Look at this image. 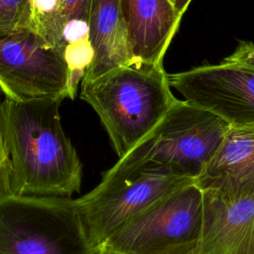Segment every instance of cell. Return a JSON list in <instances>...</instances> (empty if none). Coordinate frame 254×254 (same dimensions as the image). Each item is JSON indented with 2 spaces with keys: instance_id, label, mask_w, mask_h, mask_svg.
Here are the masks:
<instances>
[{
  "instance_id": "obj_1",
  "label": "cell",
  "mask_w": 254,
  "mask_h": 254,
  "mask_svg": "<svg viewBox=\"0 0 254 254\" xmlns=\"http://www.w3.org/2000/svg\"><path fill=\"white\" fill-rule=\"evenodd\" d=\"M64 98L3 99L0 106V197H70L82 165L61 122Z\"/></svg>"
},
{
  "instance_id": "obj_2",
  "label": "cell",
  "mask_w": 254,
  "mask_h": 254,
  "mask_svg": "<svg viewBox=\"0 0 254 254\" xmlns=\"http://www.w3.org/2000/svg\"><path fill=\"white\" fill-rule=\"evenodd\" d=\"M163 64L131 62L82 79L80 98L98 115L112 147L123 158L162 121L178 98Z\"/></svg>"
},
{
  "instance_id": "obj_3",
  "label": "cell",
  "mask_w": 254,
  "mask_h": 254,
  "mask_svg": "<svg viewBox=\"0 0 254 254\" xmlns=\"http://www.w3.org/2000/svg\"><path fill=\"white\" fill-rule=\"evenodd\" d=\"M230 128L219 116L178 99L157 127L108 170L155 168L196 181Z\"/></svg>"
},
{
  "instance_id": "obj_4",
  "label": "cell",
  "mask_w": 254,
  "mask_h": 254,
  "mask_svg": "<svg viewBox=\"0 0 254 254\" xmlns=\"http://www.w3.org/2000/svg\"><path fill=\"white\" fill-rule=\"evenodd\" d=\"M0 254H96L76 199L0 197Z\"/></svg>"
},
{
  "instance_id": "obj_5",
  "label": "cell",
  "mask_w": 254,
  "mask_h": 254,
  "mask_svg": "<svg viewBox=\"0 0 254 254\" xmlns=\"http://www.w3.org/2000/svg\"><path fill=\"white\" fill-rule=\"evenodd\" d=\"M195 183L162 169L103 173L100 183L76 198L91 247L96 251L121 226L172 192Z\"/></svg>"
},
{
  "instance_id": "obj_6",
  "label": "cell",
  "mask_w": 254,
  "mask_h": 254,
  "mask_svg": "<svg viewBox=\"0 0 254 254\" xmlns=\"http://www.w3.org/2000/svg\"><path fill=\"white\" fill-rule=\"evenodd\" d=\"M202 219L203 193L193 183L133 217L100 247L121 254H197Z\"/></svg>"
},
{
  "instance_id": "obj_7",
  "label": "cell",
  "mask_w": 254,
  "mask_h": 254,
  "mask_svg": "<svg viewBox=\"0 0 254 254\" xmlns=\"http://www.w3.org/2000/svg\"><path fill=\"white\" fill-rule=\"evenodd\" d=\"M68 76L63 51L31 27L1 36L0 86L5 98H68Z\"/></svg>"
},
{
  "instance_id": "obj_8",
  "label": "cell",
  "mask_w": 254,
  "mask_h": 254,
  "mask_svg": "<svg viewBox=\"0 0 254 254\" xmlns=\"http://www.w3.org/2000/svg\"><path fill=\"white\" fill-rule=\"evenodd\" d=\"M172 88L231 127H254V69L223 60L168 73Z\"/></svg>"
},
{
  "instance_id": "obj_9",
  "label": "cell",
  "mask_w": 254,
  "mask_h": 254,
  "mask_svg": "<svg viewBox=\"0 0 254 254\" xmlns=\"http://www.w3.org/2000/svg\"><path fill=\"white\" fill-rule=\"evenodd\" d=\"M203 219L197 254H254V190L226 196L202 190Z\"/></svg>"
},
{
  "instance_id": "obj_10",
  "label": "cell",
  "mask_w": 254,
  "mask_h": 254,
  "mask_svg": "<svg viewBox=\"0 0 254 254\" xmlns=\"http://www.w3.org/2000/svg\"><path fill=\"white\" fill-rule=\"evenodd\" d=\"M132 62L163 64L182 15L173 0H122Z\"/></svg>"
},
{
  "instance_id": "obj_11",
  "label": "cell",
  "mask_w": 254,
  "mask_h": 254,
  "mask_svg": "<svg viewBox=\"0 0 254 254\" xmlns=\"http://www.w3.org/2000/svg\"><path fill=\"white\" fill-rule=\"evenodd\" d=\"M195 184L226 196L253 191L254 127H231Z\"/></svg>"
},
{
  "instance_id": "obj_12",
  "label": "cell",
  "mask_w": 254,
  "mask_h": 254,
  "mask_svg": "<svg viewBox=\"0 0 254 254\" xmlns=\"http://www.w3.org/2000/svg\"><path fill=\"white\" fill-rule=\"evenodd\" d=\"M89 25L94 59L83 79L132 62L122 0H92Z\"/></svg>"
},
{
  "instance_id": "obj_13",
  "label": "cell",
  "mask_w": 254,
  "mask_h": 254,
  "mask_svg": "<svg viewBox=\"0 0 254 254\" xmlns=\"http://www.w3.org/2000/svg\"><path fill=\"white\" fill-rule=\"evenodd\" d=\"M31 0H0V36L31 27Z\"/></svg>"
},
{
  "instance_id": "obj_14",
  "label": "cell",
  "mask_w": 254,
  "mask_h": 254,
  "mask_svg": "<svg viewBox=\"0 0 254 254\" xmlns=\"http://www.w3.org/2000/svg\"><path fill=\"white\" fill-rule=\"evenodd\" d=\"M92 0H60L63 25L68 21L89 23Z\"/></svg>"
},
{
  "instance_id": "obj_15",
  "label": "cell",
  "mask_w": 254,
  "mask_h": 254,
  "mask_svg": "<svg viewBox=\"0 0 254 254\" xmlns=\"http://www.w3.org/2000/svg\"><path fill=\"white\" fill-rule=\"evenodd\" d=\"M224 60L254 69V43L239 42L234 52Z\"/></svg>"
},
{
  "instance_id": "obj_16",
  "label": "cell",
  "mask_w": 254,
  "mask_h": 254,
  "mask_svg": "<svg viewBox=\"0 0 254 254\" xmlns=\"http://www.w3.org/2000/svg\"><path fill=\"white\" fill-rule=\"evenodd\" d=\"M191 0H174V3H175V6L177 8V10L179 11V13L183 16L186 9L188 8L190 2Z\"/></svg>"
},
{
  "instance_id": "obj_17",
  "label": "cell",
  "mask_w": 254,
  "mask_h": 254,
  "mask_svg": "<svg viewBox=\"0 0 254 254\" xmlns=\"http://www.w3.org/2000/svg\"><path fill=\"white\" fill-rule=\"evenodd\" d=\"M96 254H121V253H118V252H115V251H112L106 247H99L97 250H96Z\"/></svg>"
},
{
  "instance_id": "obj_18",
  "label": "cell",
  "mask_w": 254,
  "mask_h": 254,
  "mask_svg": "<svg viewBox=\"0 0 254 254\" xmlns=\"http://www.w3.org/2000/svg\"><path fill=\"white\" fill-rule=\"evenodd\" d=\"M173 1H174V0H173Z\"/></svg>"
}]
</instances>
